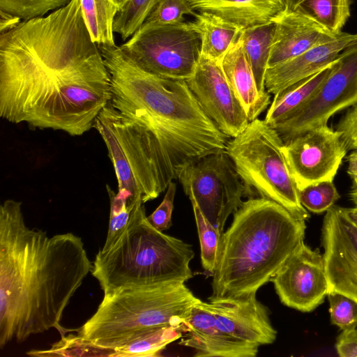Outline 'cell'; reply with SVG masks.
<instances>
[{
    "label": "cell",
    "instance_id": "16",
    "mask_svg": "<svg viewBox=\"0 0 357 357\" xmlns=\"http://www.w3.org/2000/svg\"><path fill=\"white\" fill-rule=\"evenodd\" d=\"M208 306L216 327L227 337L259 348L275 342L277 331L270 312L257 299L256 294L209 301Z\"/></svg>",
    "mask_w": 357,
    "mask_h": 357
},
{
    "label": "cell",
    "instance_id": "21",
    "mask_svg": "<svg viewBox=\"0 0 357 357\" xmlns=\"http://www.w3.org/2000/svg\"><path fill=\"white\" fill-rule=\"evenodd\" d=\"M197 12L214 13L242 29L274 22L287 10L286 0H187Z\"/></svg>",
    "mask_w": 357,
    "mask_h": 357
},
{
    "label": "cell",
    "instance_id": "11",
    "mask_svg": "<svg viewBox=\"0 0 357 357\" xmlns=\"http://www.w3.org/2000/svg\"><path fill=\"white\" fill-rule=\"evenodd\" d=\"M357 104V45L337 58L311 98L287 119L273 126L284 143L320 126L337 112Z\"/></svg>",
    "mask_w": 357,
    "mask_h": 357
},
{
    "label": "cell",
    "instance_id": "25",
    "mask_svg": "<svg viewBox=\"0 0 357 357\" xmlns=\"http://www.w3.org/2000/svg\"><path fill=\"white\" fill-rule=\"evenodd\" d=\"M83 18L98 45H116L114 23L119 8L111 0H80Z\"/></svg>",
    "mask_w": 357,
    "mask_h": 357
},
{
    "label": "cell",
    "instance_id": "29",
    "mask_svg": "<svg viewBox=\"0 0 357 357\" xmlns=\"http://www.w3.org/2000/svg\"><path fill=\"white\" fill-rule=\"evenodd\" d=\"M114 349L98 347L82 335H68L54 344L50 349L31 350L26 352L30 356H109Z\"/></svg>",
    "mask_w": 357,
    "mask_h": 357
},
{
    "label": "cell",
    "instance_id": "4",
    "mask_svg": "<svg viewBox=\"0 0 357 357\" xmlns=\"http://www.w3.org/2000/svg\"><path fill=\"white\" fill-rule=\"evenodd\" d=\"M305 220L277 202L250 198L223 233L208 300L256 294L304 240Z\"/></svg>",
    "mask_w": 357,
    "mask_h": 357
},
{
    "label": "cell",
    "instance_id": "2",
    "mask_svg": "<svg viewBox=\"0 0 357 357\" xmlns=\"http://www.w3.org/2000/svg\"><path fill=\"white\" fill-rule=\"evenodd\" d=\"M81 237L49 236L26 225L22 202L0 206V349L56 328L71 298L92 271Z\"/></svg>",
    "mask_w": 357,
    "mask_h": 357
},
{
    "label": "cell",
    "instance_id": "35",
    "mask_svg": "<svg viewBox=\"0 0 357 357\" xmlns=\"http://www.w3.org/2000/svg\"><path fill=\"white\" fill-rule=\"evenodd\" d=\"M331 321L342 331L357 328V302L337 292L327 294Z\"/></svg>",
    "mask_w": 357,
    "mask_h": 357
},
{
    "label": "cell",
    "instance_id": "18",
    "mask_svg": "<svg viewBox=\"0 0 357 357\" xmlns=\"http://www.w3.org/2000/svg\"><path fill=\"white\" fill-rule=\"evenodd\" d=\"M355 45L357 33L342 32L294 58L268 68L265 74L266 90L275 95L330 65L344 50Z\"/></svg>",
    "mask_w": 357,
    "mask_h": 357
},
{
    "label": "cell",
    "instance_id": "41",
    "mask_svg": "<svg viewBox=\"0 0 357 357\" xmlns=\"http://www.w3.org/2000/svg\"><path fill=\"white\" fill-rule=\"evenodd\" d=\"M343 211L347 218L357 227V208H343Z\"/></svg>",
    "mask_w": 357,
    "mask_h": 357
},
{
    "label": "cell",
    "instance_id": "7",
    "mask_svg": "<svg viewBox=\"0 0 357 357\" xmlns=\"http://www.w3.org/2000/svg\"><path fill=\"white\" fill-rule=\"evenodd\" d=\"M93 128L107 149L118 182L135 199L157 198L176 179L171 159L157 136L107 105Z\"/></svg>",
    "mask_w": 357,
    "mask_h": 357
},
{
    "label": "cell",
    "instance_id": "14",
    "mask_svg": "<svg viewBox=\"0 0 357 357\" xmlns=\"http://www.w3.org/2000/svg\"><path fill=\"white\" fill-rule=\"evenodd\" d=\"M321 241L328 294L340 293L357 302V227L342 207L333 205L326 212Z\"/></svg>",
    "mask_w": 357,
    "mask_h": 357
},
{
    "label": "cell",
    "instance_id": "20",
    "mask_svg": "<svg viewBox=\"0 0 357 357\" xmlns=\"http://www.w3.org/2000/svg\"><path fill=\"white\" fill-rule=\"evenodd\" d=\"M226 79L243 107L249 121H252L271 104L270 93L258 89L250 63L243 51L241 36L221 61Z\"/></svg>",
    "mask_w": 357,
    "mask_h": 357
},
{
    "label": "cell",
    "instance_id": "30",
    "mask_svg": "<svg viewBox=\"0 0 357 357\" xmlns=\"http://www.w3.org/2000/svg\"><path fill=\"white\" fill-rule=\"evenodd\" d=\"M192 206L200 242L202 265L213 274L219 259L223 234L212 225L195 204Z\"/></svg>",
    "mask_w": 357,
    "mask_h": 357
},
{
    "label": "cell",
    "instance_id": "23",
    "mask_svg": "<svg viewBox=\"0 0 357 357\" xmlns=\"http://www.w3.org/2000/svg\"><path fill=\"white\" fill-rule=\"evenodd\" d=\"M335 60L317 73L274 95L266 113L265 122L273 127L287 119L302 107L319 88L329 74Z\"/></svg>",
    "mask_w": 357,
    "mask_h": 357
},
{
    "label": "cell",
    "instance_id": "8",
    "mask_svg": "<svg viewBox=\"0 0 357 357\" xmlns=\"http://www.w3.org/2000/svg\"><path fill=\"white\" fill-rule=\"evenodd\" d=\"M284 142L264 120L256 119L225 149L243 180L246 192L255 190L273 200L295 218L307 220L308 211L301 204L298 190L283 151Z\"/></svg>",
    "mask_w": 357,
    "mask_h": 357
},
{
    "label": "cell",
    "instance_id": "32",
    "mask_svg": "<svg viewBox=\"0 0 357 357\" xmlns=\"http://www.w3.org/2000/svg\"><path fill=\"white\" fill-rule=\"evenodd\" d=\"M196 13L187 0H160L150 11L137 30L156 26L177 24L184 22L185 15L194 16Z\"/></svg>",
    "mask_w": 357,
    "mask_h": 357
},
{
    "label": "cell",
    "instance_id": "9",
    "mask_svg": "<svg viewBox=\"0 0 357 357\" xmlns=\"http://www.w3.org/2000/svg\"><path fill=\"white\" fill-rule=\"evenodd\" d=\"M178 179L205 218L222 234L227 220L242 205L245 186L226 150L187 165Z\"/></svg>",
    "mask_w": 357,
    "mask_h": 357
},
{
    "label": "cell",
    "instance_id": "6",
    "mask_svg": "<svg viewBox=\"0 0 357 357\" xmlns=\"http://www.w3.org/2000/svg\"><path fill=\"white\" fill-rule=\"evenodd\" d=\"M199 301L185 283L123 287L104 294L77 330L94 344L114 349L160 327L181 328Z\"/></svg>",
    "mask_w": 357,
    "mask_h": 357
},
{
    "label": "cell",
    "instance_id": "5",
    "mask_svg": "<svg viewBox=\"0 0 357 357\" xmlns=\"http://www.w3.org/2000/svg\"><path fill=\"white\" fill-rule=\"evenodd\" d=\"M144 204L135 207L114 245L96 255L91 273L103 294L123 287L185 283L192 277V245L152 226Z\"/></svg>",
    "mask_w": 357,
    "mask_h": 357
},
{
    "label": "cell",
    "instance_id": "31",
    "mask_svg": "<svg viewBox=\"0 0 357 357\" xmlns=\"http://www.w3.org/2000/svg\"><path fill=\"white\" fill-rule=\"evenodd\" d=\"M160 0H129L118 12L114 31L123 41L129 39L140 27L150 11Z\"/></svg>",
    "mask_w": 357,
    "mask_h": 357
},
{
    "label": "cell",
    "instance_id": "17",
    "mask_svg": "<svg viewBox=\"0 0 357 357\" xmlns=\"http://www.w3.org/2000/svg\"><path fill=\"white\" fill-rule=\"evenodd\" d=\"M179 344L194 349L195 357H254L259 347L231 340L215 326L208 302L199 299L181 328Z\"/></svg>",
    "mask_w": 357,
    "mask_h": 357
},
{
    "label": "cell",
    "instance_id": "39",
    "mask_svg": "<svg viewBox=\"0 0 357 357\" xmlns=\"http://www.w3.org/2000/svg\"><path fill=\"white\" fill-rule=\"evenodd\" d=\"M22 21L17 16L0 11V34L15 28Z\"/></svg>",
    "mask_w": 357,
    "mask_h": 357
},
{
    "label": "cell",
    "instance_id": "34",
    "mask_svg": "<svg viewBox=\"0 0 357 357\" xmlns=\"http://www.w3.org/2000/svg\"><path fill=\"white\" fill-rule=\"evenodd\" d=\"M71 0H0V11L20 17L22 21L45 16Z\"/></svg>",
    "mask_w": 357,
    "mask_h": 357
},
{
    "label": "cell",
    "instance_id": "24",
    "mask_svg": "<svg viewBox=\"0 0 357 357\" xmlns=\"http://www.w3.org/2000/svg\"><path fill=\"white\" fill-rule=\"evenodd\" d=\"M274 31L275 22H271L243 29L241 33L243 51L262 93H267L265 74Z\"/></svg>",
    "mask_w": 357,
    "mask_h": 357
},
{
    "label": "cell",
    "instance_id": "22",
    "mask_svg": "<svg viewBox=\"0 0 357 357\" xmlns=\"http://www.w3.org/2000/svg\"><path fill=\"white\" fill-rule=\"evenodd\" d=\"M191 22L201 39V55L221 63L243 29L214 13L197 12Z\"/></svg>",
    "mask_w": 357,
    "mask_h": 357
},
{
    "label": "cell",
    "instance_id": "10",
    "mask_svg": "<svg viewBox=\"0 0 357 357\" xmlns=\"http://www.w3.org/2000/svg\"><path fill=\"white\" fill-rule=\"evenodd\" d=\"M142 69L165 78L188 79L201 56V39L191 22L137 30L120 45Z\"/></svg>",
    "mask_w": 357,
    "mask_h": 357
},
{
    "label": "cell",
    "instance_id": "44",
    "mask_svg": "<svg viewBox=\"0 0 357 357\" xmlns=\"http://www.w3.org/2000/svg\"><path fill=\"white\" fill-rule=\"evenodd\" d=\"M116 6H118L119 10L127 3L129 0H111Z\"/></svg>",
    "mask_w": 357,
    "mask_h": 357
},
{
    "label": "cell",
    "instance_id": "42",
    "mask_svg": "<svg viewBox=\"0 0 357 357\" xmlns=\"http://www.w3.org/2000/svg\"><path fill=\"white\" fill-rule=\"evenodd\" d=\"M349 196L354 207L357 208V180L352 181Z\"/></svg>",
    "mask_w": 357,
    "mask_h": 357
},
{
    "label": "cell",
    "instance_id": "38",
    "mask_svg": "<svg viewBox=\"0 0 357 357\" xmlns=\"http://www.w3.org/2000/svg\"><path fill=\"white\" fill-rule=\"evenodd\" d=\"M335 349L341 357H357V328L342 331L337 338Z\"/></svg>",
    "mask_w": 357,
    "mask_h": 357
},
{
    "label": "cell",
    "instance_id": "40",
    "mask_svg": "<svg viewBox=\"0 0 357 357\" xmlns=\"http://www.w3.org/2000/svg\"><path fill=\"white\" fill-rule=\"evenodd\" d=\"M347 160V174L352 181L357 180V149H353V151L348 155Z\"/></svg>",
    "mask_w": 357,
    "mask_h": 357
},
{
    "label": "cell",
    "instance_id": "12",
    "mask_svg": "<svg viewBox=\"0 0 357 357\" xmlns=\"http://www.w3.org/2000/svg\"><path fill=\"white\" fill-rule=\"evenodd\" d=\"M348 150L342 132L328 124L312 128L283 146L298 190L320 181H333Z\"/></svg>",
    "mask_w": 357,
    "mask_h": 357
},
{
    "label": "cell",
    "instance_id": "36",
    "mask_svg": "<svg viewBox=\"0 0 357 357\" xmlns=\"http://www.w3.org/2000/svg\"><path fill=\"white\" fill-rule=\"evenodd\" d=\"M176 190V184L172 181L167 186L162 202L150 215L147 216L150 224L160 231L168 229L172 225V214Z\"/></svg>",
    "mask_w": 357,
    "mask_h": 357
},
{
    "label": "cell",
    "instance_id": "13",
    "mask_svg": "<svg viewBox=\"0 0 357 357\" xmlns=\"http://www.w3.org/2000/svg\"><path fill=\"white\" fill-rule=\"evenodd\" d=\"M286 306L309 312L319 306L328 292L324 257L302 241L271 279Z\"/></svg>",
    "mask_w": 357,
    "mask_h": 357
},
{
    "label": "cell",
    "instance_id": "27",
    "mask_svg": "<svg viewBox=\"0 0 357 357\" xmlns=\"http://www.w3.org/2000/svg\"><path fill=\"white\" fill-rule=\"evenodd\" d=\"M182 333L178 328L167 326L157 328L135 340L114 349L112 357L158 356L171 342L179 340Z\"/></svg>",
    "mask_w": 357,
    "mask_h": 357
},
{
    "label": "cell",
    "instance_id": "28",
    "mask_svg": "<svg viewBox=\"0 0 357 357\" xmlns=\"http://www.w3.org/2000/svg\"><path fill=\"white\" fill-rule=\"evenodd\" d=\"M110 201L109 227L105 242L100 249L105 252L112 248L127 228L135 207L142 200H137L125 190L115 192L107 185Z\"/></svg>",
    "mask_w": 357,
    "mask_h": 357
},
{
    "label": "cell",
    "instance_id": "43",
    "mask_svg": "<svg viewBox=\"0 0 357 357\" xmlns=\"http://www.w3.org/2000/svg\"><path fill=\"white\" fill-rule=\"evenodd\" d=\"M303 0H286L287 10H294Z\"/></svg>",
    "mask_w": 357,
    "mask_h": 357
},
{
    "label": "cell",
    "instance_id": "1",
    "mask_svg": "<svg viewBox=\"0 0 357 357\" xmlns=\"http://www.w3.org/2000/svg\"><path fill=\"white\" fill-rule=\"evenodd\" d=\"M111 96L80 0L0 34V116L8 122L81 136Z\"/></svg>",
    "mask_w": 357,
    "mask_h": 357
},
{
    "label": "cell",
    "instance_id": "37",
    "mask_svg": "<svg viewBox=\"0 0 357 357\" xmlns=\"http://www.w3.org/2000/svg\"><path fill=\"white\" fill-rule=\"evenodd\" d=\"M336 130L341 132L348 149L357 145V104L351 107L340 119Z\"/></svg>",
    "mask_w": 357,
    "mask_h": 357
},
{
    "label": "cell",
    "instance_id": "15",
    "mask_svg": "<svg viewBox=\"0 0 357 357\" xmlns=\"http://www.w3.org/2000/svg\"><path fill=\"white\" fill-rule=\"evenodd\" d=\"M186 82L206 114L227 137H236L247 128L250 121L221 63L201 55L193 75Z\"/></svg>",
    "mask_w": 357,
    "mask_h": 357
},
{
    "label": "cell",
    "instance_id": "3",
    "mask_svg": "<svg viewBox=\"0 0 357 357\" xmlns=\"http://www.w3.org/2000/svg\"><path fill=\"white\" fill-rule=\"evenodd\" d=\"M98 47L111 78L108 103L157 136L177 178L187 165L226 149L229 137L206 114L185 79L146 72L120 46Z\"/></svg>",
    "mask_w": 357,
    "mask_h": 357
},
{
    "label": "cell",
    "instance_id": "33",
    "mask_svg": "<svg viewBox=\"0 0 357 357\" xmlns=\"http://www.w3.org/2000/svg\"><path fill=\"white\" fill-rule=\"evenodd\" d=\"M303 206L314 213L326 212L340 197L333 181L310 184L298 190Z\"/></svg>",
    "mask_w": 357,
    "mask_h": 357
},
{
    "label": "cell",
    "instance_id": "19",
    "mask_svg": "<svg viewBox=\"0 0 357 357\" xmlns=\"http://www.w3.org/2000/svg\"><path fill=\"white\" fill-rule=\"evenodd\" d=\"M274 22L268 68L294 58L337 36L296 10H286Z\"/></svg>",
    "mask_w": 357,
    "mask_h": 357
},
{
    "label": "cell",
    "instance_id": "26",
    "mask_svg": "<svg viewBox=\"0 0 357 357\" xmlns=\"http://www.w3.org/2000/svg\"><path fill=\"white\" fill-rule=\"evenodd\" d=\"M295 10L338 35L350 17V0H303Z\"/></svg>",
    "mask_w": 357,
    "mask_h": 357
},
{
    "label": "cell",
    "instance_id": "45",
    "mask_svg": "<svg viewBox=\"0 0 357 357\" xmlns=\"http://www.w3.org/2000/svg\"><path fill=\"white\" fill-rule=\"evenodd\" d=\"M357 149V145H356V146L354 147V149Z\"/></svg>",
    "mask_w": 357,
    "mask_h": 357
}]
</instances>
